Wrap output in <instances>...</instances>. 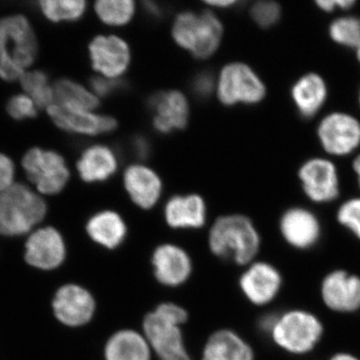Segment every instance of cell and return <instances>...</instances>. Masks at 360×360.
I'll use <instances>...</instances> for the list:
<instances>
[{
	"mask_svg": "<svg viewBox=\"0 0 360 360\" xmlns=\"http://www.w3.org/2000/svg\"><path fill=\"white\" fill-rule=\"evenodd\" d=\"M39 54L32 23L21 14L0 18V78L13 82L30 70Z\"/></svg>",
	"mask_w": 360,
	"mask_h": 360,
	"instance_id": "cell-1",
	"label": "cell"
},
{
	"mask_svg": "<svg viewBox=\"0 0 360 360\" xmlns=\"http://www.w3.org/2000/svg\"><path fill=\"white\" fill-rule=\"evenodd\" d=\"M213 255L238 264H251L260 250L259 232L250 217L224 215L213 224L208 238Z\"/></svg>",
	"mask_w": 360,
	"mask_h": 360,
	"instance_id": "cell-2",
	"label": "cell"
},
{
	"mask_svg": "<svg viewBox=\"0 0 360 360\" xmlns=\"http://www.w3.org/2000/svg\"><path fill=\"white\" fill-rule=\"evenodd\" d=\"M266 333L284 352L293 355H307L314 352L321 342L324 326L314 312L295 309L272 314Z\"/></svg>",
	"mask_w": 360,
	"mask_h": 360,
	"instance_id": "cell-3",
	"label": "cell"
},
{
	"mask_svg": "<svg viewBox=\"0 0 360 360\" xmlns=\"http://www.w3.org/2000/svg\"><path fill=\"white\" fill-rule=\"evenodd\" d=\"M224 28L221 20L212 11H184L175 18L172 27V39L177 46L194 58L205 60L219 51Z\"/></svg>",
	"mask_w": 360,
	"mask_h": 360,
	"instance_id": "cell-4",
	"label": "cell"
},
{
	"mask_svg": "<svg viewBox=\"0 0 360 360\" xmlns=\"http://www.w3.org/2000/svg\"><path fill=\"white\" fill-rule=\"evenodd\" d=\"M47 205L39 193L20 182L0 193V233L20 236L44 219Z\"/></svg>",
	"mask_w": 360,
	"mask_h": 360,
	"instance_id": "cell-5",
	"label": "cell"
},
{
	"mask_svg": "<svg viewBox=\"0 0 360 360\" xmlns=\"http://www.w3.org/2000/svg\"><path fill=\"white\" fill-rule=\"evenodd\" d=\"M315 139L331 160L354 158L360 151V118L350 111L335 110L319 117Z\"/></svg>",
	"mask_w": 360,
	"mask_h": 360,
	"instance_id": "cell-6",
	"label": "cell"
},
{
	"mask_svg": "<svg viewBox=\"0 0 360 360\" xmlns=\"http://www.w3.org/2000/svg\"><path fill=\"white\" fill-rule=\"evenodd\" d=\"M217 97L225 106L257 105L267 96L264 80L250 65L236 61L224 65L217 80Z\"/></svg>",
	"mask_w": 360,
	"mask_h": 360,
	"instance_id": "cell-7",
	"label": "cell"
},
{
	"mask_svg": "<svg viewBox=\"0 0 360 360\" xmlns=\"http://www.w3.org/2000/svg\"><path fill=\"white\" fill-rule=\"evenodd\" d=\"M296 179L305 198L314 205H329L340 198V167L328 156L312 155L303 160L296 170Z\"/></svg>",
	"mask_w": 360,
	"mask_h": 360,
	"instance_id": "cell-8",
	"label": "cell"
},
{
	"mask_svg": "<svg viewBox=\"0 0 360 360\" xmlns=\"http://www.w3.org/2000/svg\"><path fill=\"white\" fill-rule=\"evenodd\" d=\"M21 165L28 180L39 193L56 195L61 193L70 181V167L58 151L30 148L23 155Z\"/></svg>",
	"mask_w": 360,
	"mask_h": 360,
	"instance_id": "cell-9",
	"label": "cell"
},
{
	"mask_svg": "<svg viewBox=\"0 0 360 360\" xmlns=\"http://www.w3.org/2000/svg\"><path fill=\"white\" fill-rule=\"evenodd\" d=\"M92 68L101 77L122 79L131 63L129 44L117 35H97L89 45Z\"/></svg>",
	"mask_w": 360,
	"mask_h": 360,
	"instance_id": "cell-10",
	"label": "cell"
},
{
	"mask_svg": "<svg viewBox=\"0 0 360 360\" xmlns=\"http://www.w3.org/2000/svg\"><path fill=\"white\" fill-rule=\"evenodd\" d=\"M330 96L328 80L319 71L310 70L300 75L290 89V97L296 115L311 122L321 115Z\"/></svg>",
	"mask_w": 360,
	"mask_h": 360,
	"instance_id": "cell-11",
	"label": "cell"
},
{
	"mask_svg": "<svg viewBox=\"0 0 360 360\" xmlns=\"http://www.w3.org/2000/svg\"><path fill=\"white\" fill-rule=\"evenodd\" d=\"M144 338L160 360H191L180 326L155 311L143 321Z\"/></svg>",
	"mask_w": 360,
	"mask_h": 360,
	"instance_id": "cell-12",
	"label": "cell"
},
{
	"mask_svg": "<svg viewBox=\"0 0 360 360\" xmlns=\"http://www.w3.org/2000/svg\"><path fill=\"white\" fill-rule=\"evenodd\" d=\"M279 231L291 248L307 250L314 248L321 240L322 224L314 210L305 206L295 205L281 214Z\"/></svg>",
	"mask_w": 360,
	"mask_h": 360,
	"instance_id": "cell-13",
	"label": "cell"
},
{
	"mask_svg": "<svg viewBox=\"0 0 360 360\" xmlns=\"http://www.w3.org/2000/svg\"><path fill=\"white\" fill-rule=\"evenodd\" d=\"M321 297L326 309L338 314L360 310V276L347 270L335 269L322 279Z\"/></svg>",
	"mask_w": 360,
	"mask_h": 360,
	"instance_id": "cell-14",
	"label": "cell"
},
{
	"mask_svg": "<svg viewBox=\"0 0 360 360\" xmlns=\"http://www.w3.org/2000/svg\"><path fill=\"white\" fill-rule=\"evenodd\" d=\"M46 110L54 124L70 134L96 136L111 134L117 129L115 118L94 111L73 110L58 103L51 104Z\"/></svg>",
	"mask_w": 360,
	"mask_h": 360,
	"instance_id": "cell-15",
	"label": "cell"
},
{
	"mask_svg": "<svg viewBox=\"0 0 360 360\" xmlns=\"http://www.w3.org/2000/svg\"><path fill=\"white\" fill-rule=\"evenodd\" d=\"M153 111V125L161 134H169L186 129L191 116L188 99L179 90H165L149 98Z\"/></svg>",
	"mask_w": 360,
	"mask_h": 360,
	"instance_id": "cell-16",
	"label": "cell"
},
{
	"mask_svg": "<svg viewBox=\"0 0 360 360\" xmlns=\"http://www.w3.org/2000/svg\"><path fill=\"white\" fill-rule=\"evenodd\" d=\"M281 271L269 262L251 264L240 277L243 295L252 304L264 307L274 302L283 288Z\"/></svg>",
	"mask_w": 360,
	"mask_h": 360,
	"instance_id": "cell-17",
	"label": "cell"
},
{
	"mask_svg": "<svg viewBox=\"0 0 360 360\" xmlns=\"http://www.w3.org/2000/svg\"><path fill=\"white\" fill-rule=\"evenodd\" d=\"M52 307L59 321L68 326H82L91 321L96 311V300L82 286L68 284L59 288Z\"/></svg>",
	"mask_w": 360,
	"mask_h": 360,
	"instance_id": "cell-18",
	"label": "cell"
},
{
	"mask_svg": "<svg viewBox=\"0 0 360 360\" xmlns=\"http://www.w3.org/2000/svg\"><path fill=\"white\" fill-rule=\"evenodd\" d=\"M25 248L26 262L37 269H54L65 262V240L53 227H44L33 232Z\"/></svg>",
	"mask_w": 360,
	"mask_h": 360,
	"instance_id": "cell-19",
	"label": "cell"
},
{
	"mask_svg": "<svg viewBox=\"0 0 360 360\" xmlns=\"http://www.w3.org/2000/svg\"><path fill=\"white\" fill-rule=\"evenodd\" d=\"M123 186L132 202L141 210L155 207L162 194L160 175L142 163H134L124 170Z\"/></svg>",
	"mask_w": 360,
	"mask_h": 360,
	"instance_id": "cell-20",
	"label": "cell"
},
{
	"mask_svg": "<svg viewBox=\"0 0 360 360\" xmlns=\"http://www.w3.org/2000/svg\"><path fill=\"white\" fill-rule=\"evenodd\" d=\"M156 279L163 285H181L193 271L191 257L186 251L174 245L158 246L153 255Z\"/></svg>",
	"mask_w": 360,
	"mask_h": 360,
	"instance_id": "cell-21",
	"label": "cell"
},
{
	"mask_svg": "<svg viewBox=\"0 0 360 360\" xmlns=\"http://www.w3.org/2000/svg\"><path fill=\"white\" fill-rule=\"evenodd\" d=\"M120 162L115 151L104 144H94L82 151L77 162L80 179L86 184L108 181L117 172Z\"/></svg>",
	"mask_w": 360,
	"mask_h": 360,
	"instance_id": "cell-22",
	"label": "cell"
},
{
	"mask_svg": "<svg viewBox=\"0 0 360 360\" xmlns=\"http://www.w3.org/2000/svg\"><path fill=\"white\" fill-rule=\"evenodd\" d=\"M205 201L198 194L174 195L165 206V219L175 229H200L205 224Z\"/></svg>",
	"mask_w": 360,
	"mask_h": 360,
	"instance_id": "cell-23",
	"label": "cell"
},
{
	"mask_svg": "<svg viewBox=\"0 0 360 360\" xmlns=\"http://www.w3.org/2000/svg\"><path fill=\"white\" fill-rule=\"evenodd\" d=\"M89 238L108 250L118 248L127 234V226L122 215L113 210H103L90 217L86 224Z\"/></svg>",
	"mask_w": 360,
	"mask_h": 360,
	"instance_id": "cell-24",
	"label": "cell"
},
{
	"mask_svg": "<svg viewBox=\"0 0 360 360\" xmlns=\"http://www.w3.org/2000/svg\"><path fill=\"white\" fill-rule=\"evenodd\" d=\"M202 360H255V352L238 333L222 329L206 342Z\"/></svg>",
	"mask_w": 360,
	"mask_h": 360,
	"instance_id": "cell-25",
	"label": "cell"
},
{
	"mask_svg": "<svg viewBox=\"0 0 360 360\" xmlns=\"http://www.w3.org/2000/svg\"><path fill=\"white\" fill-rule=\"evenodd\" d=\"M150 347L141 333L123 329L111 335L104 348L105 360H150Z\"/></svg>",
	"mask_w": 360,
	"mask_h": 360,
	"instance_id": "cell-26",
	"label": "cell"
},
{
	"mask_svg": "<svg viewBox=\"0 0 360 360\" xmlns=\"http://www.w3.org/2000/svg\"><path fill=\"white\" fill-rule=\"evenodd\" d=\"M54 103L73 110L94 111L99 106L98 97L75 80L61 78L54 82Z\"/></svg>",
	"mask_w": 360,
	"mask_h": 360,
	"instance_id": "cell-27",
	"label": "cell"
},
{
	"mask_svg": "<svg viewBox=\"0 0 360 360\" xmlns=\"http://www.w3.org/2000/svg\"><path fill=\"white\" fill-rule=\"evenodd\" d=\"M328 39L340 49L354 51L360 44V16L352 13H340L329 21Z\"/></svg>",
	"mask_w": 360,
	"mask_h": 360,
	"instance_id": "cell-28",
	"label": "cell"
},
{
	"mask_svg": "<svg viewBox=\"0 0 360 360\" xmlns=\"http://www.w3.org/2000/svg\"><path fill=\"white\" fill-rule=\"evenodd\" d=\"M94 11L103 25L111 27H122L134 20L136 4L132 0H98Z\"/></svg>",
	"mask_w": 360,
	"mask_h": 360,
	"instance_id": "cell-29",
	"label": "cell"
},
{
	"mask_svg": "<svg viewBox=\"0 0 360 360\" xmlns=\"http://www.w3.org/2000/svg\"><path fill=\"white\" fill-rule=\"evenodd\" d=\"M39 8L51 22H73L86 13L87 4L84 0H42Z\"/></svg>",
	"mask_w": 360,
	"mask_h": 360,
	"instance_id": "cell-30",
	"label": "cell"
},
{
	"mask_svg": "<svg viewBox=\"0 0 360 360\" xmlns=\"http://www.w3.org/2000/svg\"><path fill=\"white\" fill-rule=\"evenodd\" d=\"M26 96L34 101L39 108H49L54 103L53 85L41 70H28L20 79Z\"/></svg>",
	"mask_w": 360,
	"mask_h": 360,
	"instance_id": "cell-31",
	"label": "cell"
},
{
	"mask_svg": "<svg viewBox=\"0 0 360 360\" xmlns=\"http://www.w3.org/2000/svg\"><path fill=\"white\" fill-rule=\"evenodd\" d=\"M250 15L258 27L262 30H271L283 20V9L279 2L260 0L251 6Z\"/></svg>",
	"mask_w": 360,
	"mask_h": 360,
	"instance_id": "cell-32",
	"label": "cell"
},
{
	"mask_svg": "<svg viewBox=\"0 0 360 360\" xmlns=\"http://www.w3.org/2000/svg\"><path fill=\"white\" fill-rule=\"evenodd\" d=\"M336 221L360 240V195L341 202L336 210Z\"/></svg>",
	"mask_w": 360,
	"mask_h": 360,
	"instance_id": "cell-33",
	"label": "cell"
},
{
	"mask_svg": "<svg viewBox=\"0 0 360 360\" xmlns=\"http://www.w3.org/2000/svg\"><path fill=\"white\" fill-rule=\"evenodd\" d=\"M6 110L11 117L15 120H30L37 115V104L26 94H16L9 99Z\"/></svg>",
	"mask_w": 360,
	"mask_h": 360,
	"instance_id": "cell-34",
	"label": "cell"
},
{
	"mask_svg": "<svg viewBox=\"0 0 360 360\" xmlns=\"http://www.w3.org/2000/svg\"><path fill=\"white\" fill-rule=\"evenodd\" d=\"M191 90L194 96L201 101L207 99L217 90V79L210 71H201L191 80Z\"/></svg>",
	"mask_w": 360,
	"mask_h": 360,
	"instance_id": "cell-35",
	"label": "cell"
},
{
	"mask_svg": "<svg viewBox=\"0 0 360 360\" xmlns=\"http://www.w3.org/2000/svg\"><path fill=\"white\" fill-rule=\"evenodd\" d=\"M89 86L90 90L98 98H101V97L113 96L116 92L120 91V90L124 89V84H123L122 79H110V78L96 75V77L90 79Z\"/></svg>",
	"mask_w": 360,
	"mask_h": 360,
	"instance_id": "cell-36",
	"label": "cell"
},
{
	"mask_svg": "<svg viewBox=\"0 0 360 360\" xmlns=\"http://www.w3.org/2000/svg\"><path fill=\"white\" fill-rule=\"evenodd\" d=\"M357 4L356 0H315L314 2L315 8L326 15L352 13Z\"/></svg>",
	"mask_w": 360,
	"mask_h": 360,
	"instance_id": "cell-37",
	"label": "cell"
},
{
	"mask_svg": "<svg viewBox=\"0 0 360 360\" xmlns=\"http://www.w3.org/2000/svg\"><path fill=\"white\" fill-rule=\"evenodd\" d=\"M15 165L9 156L0 153V193L14 184Z\"/></svg>",
	"mask_w": 360,
	"mask_h": 360,
	"instance_id": "cell-38",
	"label": "cell"
},
{
	"mask_svg": "<svg viewBox=\"0 0 360 360\" xmlns=\"http://www.w3.org/2000/svg\"><path fill=\"white\" fill-rule=\"evenodd\" d=\"M156 312L170 319V321L176 322L179 326L184 324L187 321L186 310L182 309L179 305L172 302L161 303L155 309Z\"/></svg>",
	"mask_w": 360,
	"mask_h": 360,
	"instance_id": "cell-39",
	"label": "cell"
},
{
	"mask_svg": "<svg viewBox=\"0 0 360 360\" xmlns=\"http://www.w3.org/2000/svg\"><path fill=\"white\" fill-rule=\"evenodd\" d=\"M131 148L134 155L141 160H146L150 155V143L144 136L134 137V141H131Z\"/></svg>",
	"mask_w": 360,
	"mask_h": 360,
	"instance_id": "cell-40",
	"label": "cell"
},
{
	"mask_svg": "<svg viewBox=\"0 0 360 360\" xmlns=\"http://www.w3.org/2000/svg\"><path fill=\"white\" fill-rule=\"evenodd\" d=\"M239 2L236 0H213V1H206L208 6L213 8H229V7L236 6Z\"/></svg>",
	"mask_w": 360,
	"mask_h": 360,
	"instance_id": "cell-41",
	"label": "cell"
},
{
	"mask_svg": "<svg viewBox=\"0 0 360 360\" xmlns=\"http://www.w3.org/2000/svg\"><path fill=\"white\" fill-rule=\"evenodd\" d=\"M144 8H146V13L153 18H160L162 15V9L155 2H146L144 4Z\"/></svg>",
	"mask_w": 360,
	"mask_h": 360,
	"instance_id": "cell-42",
	"label": "cell"
},
{
	"mask_svg": "<svg viewBox=\"0 0 360 360\" xmlns=\"http://www.w3.org/2000/svg\"><path fill=\"white\" fill-rule=\"evenodd\" d=\"M352 169L356 179L357 187L360 191V151L352 160Z\"/></svg>",
	"mask_w": 360,
	"mask_h": 360,
	"instance_id": "cell-43",
	"label": "cell"
},
{
	"mask_svg": "<svg viewBox=\"0 0 360 360\" xmlns=\"http://www.w3.org/2000/svg\"><path fill=\"white\" fill-rule=\"evenodd\" d=\"M329 360H360V359L349 352H338L333 355Z\"/></svg>",
	"mask_w": 360,
	"mask_h": 360,
	"instance_id": "cell-44",
	"label": "cell"
},
{
	"mask_svg": "<svg viewBox=\"0 0 360 360\" xmlns=\"http://www.w3.org/2000/svg\"><path fill=\"white\" fill-rule=\"evenodd\" d=\"M354 53L355 61H356L357 65L360 66V44H359V46L354 49Z\"/></svg>",
	"mask_w": 360,
	"mask_h": 360,
	"instance_id": "cell-45",
	"label": "cell"
},
{
	"mask_svg": "<svg viewBox=\"0 0 360 360\" xmlns=\"http://www.w3.org/2000/svg\"><path fill=\"white\" fill-rule=\"evenodd\" d=\"M356 101H357V106H359V111H360V84H359V89H357Z\"/></svg>",
	"mask_w": 360,
	"mask_h": 360,
	"instance_id": "cell-46",
	"label": "cell"
}]
</instances>
